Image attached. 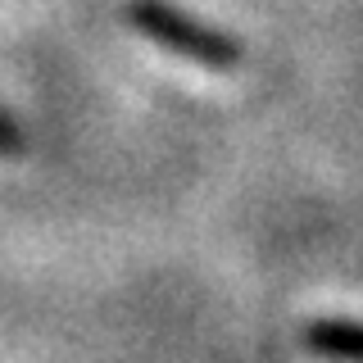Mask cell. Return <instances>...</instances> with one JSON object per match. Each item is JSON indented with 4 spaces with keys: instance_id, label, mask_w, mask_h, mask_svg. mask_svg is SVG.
I'll return each instance as SVG.
<instances>
[{
    "instance_id": "6da1fadb",
    "label": "cell",
    "mask_w": 363,
    "mask_h": 363,
    "mask_svg": "<svg viewBox=\"0 0 363 363\" xmlns=\"http://www.w3.org/2000/svg\"><path fill=\"white\" fill-rule=\"evenodd\" d=\"M123 23L159 50L177 55L186 64H200L209 73H232L245 64V45L236 32L204 23L200 14L173 5V0H123Z\"/></svg>"
},
{
    "instance_id": "7a4b0ae2",
    "label": "cell",
    "mask_w": 363,
    "mask_h": 363,
    "mask_svg": "<svg viewBox=\"0 0 363 363\" xmlns=\"http://www.w3.org/2000/svg\"><path fill=\"white\" fill-rule=\"evenodd\" d=\"M304 350L327 363H363V323L359 318H309L300 327Z\"/></svg>"
},
{
    "instance_id": "3957f363",
    "label": "cell",
    "mask_w": 363,
    "mask_h": 363,
    "mask_svg": "<svg viewBox=\"0 0 363 363\" xmlns=\"http://www.w3.org/2000/svg\"><path fill=\"white\" fill-rule=\"evenodd\" d=\"M23 150H28V132H23V123L14 118V113L0 105V155H5V159H18Z\"/></svg>"
}]
</instances>
